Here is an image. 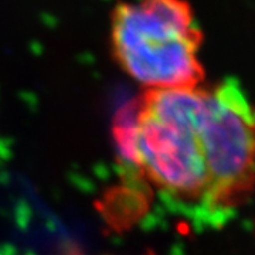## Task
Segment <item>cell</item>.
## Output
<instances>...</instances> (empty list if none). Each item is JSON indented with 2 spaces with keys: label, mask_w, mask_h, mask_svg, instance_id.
Instances as JSON below:
<instances>
[{
  "label": "cell",
  "mask_w": 255,
  "mask_h": 255,
  "mask_svg": "<svg viewBox=\"0 0 255 255\" xmlns=\"http://www.w3.org/2000/svg\"><path fill=\"white\" fill-rule=\"evenodd\" d=\"M204 97L199 87L146 90L119 112L114 125L125 162L166 194L201 204L207 191L200 140Z\"/></svg>",
  "instance_id": "1"
},
{
  "label": "cell",
  "mask_w": 255,
  "mask_h": 255,
  "mask_svg": "<svg viewBox=\"0 0 255 255\" xmlns=\"http://www.w3.org/2000/svg\"><path fill=\"white\" fill-rule=\"evenodd\" d=\"M111 44L121 68L146 90L190 88L200 81V33L183 1L118 4L111 14Z\"/></svg>",
  "instance_id": "2"
},
{
  "label": "cell",
  "mask_w": 255,
  "mask_h": 255,
  "mask_svg": "<svg viewBox=\"0 0 255 255\" xmlns=\"http://www.w3.org/2000/svg\"><path fill=\"white\" fill-rule=\"evenodd\" d=\"M200 140L207 169L203 204L230 207L255 182V111L234 81L206 91Z\"/></svg>",
  "instance_id": "3"
}]
</instances>
